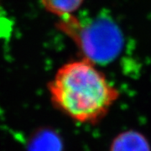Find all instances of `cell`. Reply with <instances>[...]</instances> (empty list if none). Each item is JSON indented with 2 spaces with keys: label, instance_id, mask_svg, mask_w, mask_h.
Returning <instances> with one entry per match:
<instances>
[{
  "label": "cell",
  "instance_id": "1",
  "mask_svg": "<svg viewBox=\"0 0 151 151\" xmlns=\"http://www.w3.org/2000/svg\"><path fill=\"white\" fill-rule=\"evenodd\" d=\"M55 109L76 123L101 122L119 100V89L86 58L61 65L48 83Z\"/></svg>",
  "mask_w": 151,
  "mask_h": 151
},
{
  "label": "cell",
  "instance_id": "4",
  "mask_svg": "<svg viewBox=\"0 0 151 151\" xmlns=\"http://www.w3.org/2000/svg\"><path fill=\"white\" fill-rule=\"evenodd\" d=\"M45 9L60 17L71 15L79 9L84 0H40Z\"/></svg>",
  "mask_w": 151,
  "mask_h": 151
},
{
  "label": "cell",
  "instance_id": "3",
  "mask_svg": "<svg viewBox=\"0 0 151 151\" xmlns=\"http://www.w3.org/2000/svg\"><path fill=\"white\" fill-rule=\"evenodd\" d=\"M110 151H150L145 138L138 133L128 132L114 140Z\"/></svg>",
  "mask_w": 151,
  "mask_h": 151
},
{
  "label": "cell",
  "instance_id": "2",
  "mask_svg": "<svg viewBox=\"0 0 151 151\" xmlns=\"http://www.w3.org/2000/svg\"><path fill=\"white\" fill-rule=\"evenodd\" d=\"M78 39L85 58L96 63L97 60H108L117 53L119 47L117 29L106 23H93L86 28L80 27Z\"/></svg>",
  "mask_w": 151,
  "mask_h": 151
}]
</instances>
